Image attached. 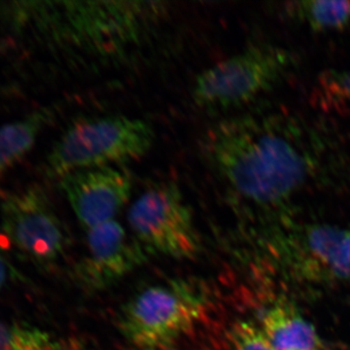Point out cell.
Returning <instances> with one entry per match:
<instances>
[{"instance_id":"1","label":"cell","mask_w":350,"mask_h":350,"mask_svg":"<svg viewBox=\"0 0 350 350\" xmlns=\"http://www.w3.org/2000/svg\"><path fill=\"white\" fill-rule=\"evenodd\" d=\"M206 148L221 176L243 199L278 206L305 187L319 169V149L289 114L267 111L220 122Z\"/></svg>"},{"instance_id":"2","label":"cell","mask_w":350,"mask_h":350,"mask_svg":"<svg viewBox=\"0 0 350 350\" xmlns=\"http://www.w3.org/2000/svg\"><path fill=\"white\" fill-rule=\"evenodd\" d=\"M155 142L153 126L124 115L76 120L64 131L46 160V174L59 180L71 172L137 160Z\"/></svg>"},{"instance_id":"3","label":"cell","mask_w":350,"mask_h":350,"mask_svg":"<svg viewBox=\"0 0 350 350\" xmlns=\"http://www.w3.org/2000/svg\"><path fill=\"white\" fill-rule=\"evenodd\" d=\"M209 306L202 283L177 278L146 288L126 301L118 328L138 350H169L194 329Z\"/></svg>"},{"instance_id":"4","label":"cell","mask_w":350,"mask_h":350,"mask_svg":"<svg viewBox=\"0 0 350 350\" xmlns=\"http://www.w3.org/2000/svg\"><path fill=\"white\" fill-rule=\"evenodd\" d=\"M265 248L276 268L297 282L350 283V228L287 225L271 230Z\"/></svg>"},{"instance_id":"5","label":"cell","mask_w":350,"mask_h":350,"mask_svg":"<svg viewBox=\"0 0 350 350\" xmlns=\"http://www.w3.org/2000/svg\"><path fill=\"white\" fill-rule=\"evenodd\" d=\"M293 53L273 44L250 46L196 77L193 100L206 109L241 107L271 91L294 68Z\"/></svg>"},{"instance_id":"6","label":"cell","mask_w":350,"mask_h":350,"mask_svg":"<svg viewBox=\"0 0 350 350\" xmlns=\"http://www.w3.org/2000/svg\"><path fill=\"white\" fill-rule=\"evenodd\" d=\"M161 2L68 1L56 3L64 42L79 50L112 54L137 44L165 13Z\"/></svg>"},{"instance_id":"7","label":"cell","mask_w":350,"mask_h":350,"mask_svg":"<svg viewBox=\"0 0 350 350\" xmlns=\"http://www.w3.org/2000/svg\"><path fill=\"white\" fill-rule=\"evenodd\" d=\"M131 234L150 254L174 259H194L202 243L179 188L161 183L147 189L128 213Z\"/></svg>"},{"instance_id":"8","label":"cell","mask_w":350,"mask_h":350,"mask_svg":"<svg viewBox=\"0 0 350 350\" xmlns=\"http://www.w3.org/2000/svg\"><path fill=\"white\" fill-rule=\"evenodd\" d=\"M0 217L7 239L33 264L55 265L68 250L66 227L40 186L7 195L0 204Z\"/></svg>"},{"instance_id":"9","label":"cell","mask_w":350,"mask_h":350,"mask_svg":"<svg viewBox=\"0 0 350 350\" xmlns=\"http://www.w3.org/2000/svg\"><path fill=\"white\" fill-rule=\"evenodd\" d=\"M87 251L73 269L85 291H103L146 262L150 253L116 219L87 230Z\"/></svg>"},{"instance_id":"10","label":"cell","mask_w":350,"mask_h":350,"mask_svg":"<svg viewBox=\"0 0 350 350\" xmlns=\"http://www.w3.org/2000/svg\"><path fill=\"white\" fill-rule=\"evenodd\" d=\"M57 181L85 231L116 219L133 190L131 175L116 167L77 170Z\"/></svg>"},{"instance_id":"11","label":"cell","mask_w":350,"mask_h":350,"mask_svg":"<svg viewBox=\"0 0 350 350\" xmlns=\"http://www.w3.org/2000/svg\"><path fill=\"white\" fill-rule=\"evenodd\" d=\"M262 331L273 350H319L314 327L287 304H275L262 314Z\"/></svg>"},{"instance_id":"12","label":"cell","mask_w":350,"mask_h":350,"mask_svg":"<svg viewBox=\"0 0 350 350\" xmlns=\"http://www.w3.org/2000/svg\"><path fill=\"white\" fill-rule=\"evenodd\" d=\"M55 113V107L41 108L25 118L0 126V176L29 153Z\"/></svg>"},{"instance_id":"13","label":"cell","mask_w":350,"mask_h":350,"mask_svg":"<svg viewBox=\"0 0 350 350\" xmlns=\"http://www.w3.org/2000/svg\"><path fill=\"white\" fill-rule=\"evenodd\" d=\"M289 11L312 31H342L350 25V1L301 0L291 2Z\"/></svg>"},{"instance_id":"14","label":"cell","mask_w":350,"mask_h":350,"mask_svg":"<svg viewBox=\"0 0 350 350\" xmlns=\"http://www.w3.org/2000/svg\"><path fill=\"white\" fill-rule=\"evenodd\" d=\"M0 350H68L59 338L38 327L0 319Z\"/></svg>"},{"instance_id":"15","label":"cell","mask_w":350,"mask_h":350,"mask_svg":"<svg viewBox=\"0 0 350 350\" xmlns=\"http://www.w3.org/2000/svg\"><path fill=\"white\" fill-rule=\"evenodd\" d=\"M231 350H273L261 326L248 320L237 321L230 329Z\"/></svg>"},{"instance_id":"16","label":"cell","mask_w":350,"mask_h":350,"mask_svg":"<svg viewBox=\"0 0 350 350\" xmlns=\"http://www.w3.org/2000/svg\"><path fill=\"white\" fill-rule=\"evenodd\" d=\"M319 86L332 100L350 103V69L325 71L320 75Z\"/></svg>"},{"instance_id":"17","label":"cell","mask_w":350,"mask_h":350,"mask_svg":"<svg viewBox=\"0 0 350 350\" xmlns=\"http://www.w3.org/2000/svg\"><path fill=\"white\" fill-rule=\"evenodd\" d=\"M7 278V268L6 262L0 254V289L3 286L4 283L6 282Z\"/></svg>"}]
</instances>
